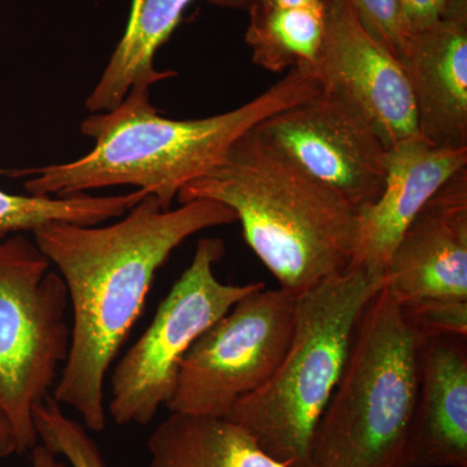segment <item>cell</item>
<instances>
[{
    "instance_id": "obj_8",
    "label": "cell",
    "mask_w": 467,
    "mask_h": 467,
    "mask_svg": "<svg viewBox=\"0 0 467 467\" xmlns=\"http://www.w3.org/2000/svg\"><path fill=\"white\" fill-rule=\"evenodd\" d=\"M295 306V295L261 288L209 326L181 362L171 413L227 418L260 389L290 346Z\"/></svg>"
},
{
    "instance_id": "obj_23",
    "label": "cell",
    "mask_w": 467,
    "mask_h": 467,
    "mask_svg": "<svg viewBox=\"0 0 467 467\" xmlns=\"http://www.w3.org/2000/svg\"><path fill=\"white\" fill-rule=\"evenodd\" d=\"M212 5L223 8L244 9L250 11L256 7H299L321 0H209Z\"/></svg>"
},
{
    "instance_id": "obj_21",
    "label": "cell",
    "mask_w": 467,
    "mask_h": 467,
    "mask_svg": "<svg viewBox=\"0 0 467 467\" xmlns=\"http://www.w3.org/2000/svg\"><path fill=\"white\" fill-rule=\"evenodd\" d=\"M362 26L400 60L405 38L398 0H347Z\"/></svg>"
},
{
    "instance_id": "obj_1",
    "label": "cell",
    "mask_w": 467,
    "mask_h": 467,
    "mask_svg": "<svg viewBox=\"0 0 467 467\" xmlns=\"http://www.w3.org/2000/svg\"><path fill=\"white\" fill-rule=\"evenodd\" d=\"M236 221L233 209L218 202L164 209L149 193L112 225L52 223L33 232L66 282L73 313L69 353L52 398L78 411L86 429H106L107 374L159 270L190 236Z\"/></svg>"
},
{
    "instance_id": "obj_22",
    "label": "cell",
    "mask_w": 467,
    "mask_h": 467,
    "mask_svg": "<svg viewBox=\"0 0 467 467\" xmlns=\"http://www.w3.org/2000/svg\"><path fill=\"white\" fill-rule=\"evenodd\" d=\"M405 38L445 18L467 17V0H398Z\"/></svg>"
},
{
    "instance_id": "obj_18",
    "label": "cell",
    "mask_w": 467,
    "mask_h": 467,
    "mask_svg": "<svg viewBox=\"0 0 467 467\" xmlns=\"http://www.w3.org/2000/svg\"><path fill=\"white\" fill-rule=\"evenodd\" d=\"M149 192L137 189L124 195H12L0 190V239L9 234L36 232L52 223L95 226L124 216Z\"/></svg>"
},
{
    "instance_id": "obj_13",
    "label": "cell",
    "mask_w": 467,
    "mask_h": 467,
    "mask_svg": "<svg viewBox=\"0 0 467 467\" xmlns=\"http://www.w3.org/2000/svg\"><path fill=\"white\" fill-rule=\"evenodd\" d=\"M404 467H467V337H420Z\"/></svg>"
},
{
    "instance_id": "obj_10",
    "label": "cell",
    "mask_w": 467,
    "mask_h": 467,
    "mask_svg": "<svg viewBox=\"0 0 467 467\" xmlns=\"http://www.w3.org/2000/svg\"><path fill=\"white\" fill-rule=\"evenodd\" d=\"M322 2L325 38L309 67L319 90L358 110L387 149L420 135L413 92L401 61L362 26L347 0Z\"/></svg>"
},
{
    "instance_id": "obj_19",
    "label": "cell",
    "mask_w": 467,
    "mask_h": 467,
    "mask_svg": "<svg viewBox=\"0 0 467 467\" xmlns=\"http://www.w3.org/2000/svg\"><path fill=\"white\" fill-rule=\"evenodd\" d=\"M33 420L43 447L55 456H63L70 466L107 467L88 429L67 417L52 395L34 407Z\"/></svg>"
},
{
    "instance_id": "obj_25",
    "label": "cell",
    "mask_w": 467,
    "mask_h": 467,
    "mask_svg": "<svg viewBox=\"0 0 467 467\" xmlns=\"http://www.w3.org/2000/svg\"><path fill=\"white\" fill-rule=\"evenodd\" d=\"M30 451H32L33 467H67L66 463L58 461L57 456L42 444H36Z\"/></svg>"
},
{
    "instance_id": "obj_6",
    "label": "cell",
    "mask_w": 467,
    "mask_h": 467,
    "mask_svg": "<svg viewBox=\"0 0 467 467\" xmlns=\"http://www.w3.org/2000/svg\"><path fill=\"white\" fill-rule=\"evenodd\" d=\"M66 282L38 245L16 234L0 242V416L17 453L38 444L33 409L66 364L70 327Z\"/></svg>"
},
{
    "instance_id": "obj_24",
    "label": "cell",
    "mask_w": 467,
    "mask_h": 467,
    "mask_svg": "<svg viewBox=\"0 0 467 467\" xmlns=\"http://www.w3.org/2000/svg\"><path fill=\"white\" fill-rule=\"evenodd\" d=\"M17 453L16 441L7 420L0 416V459H7Z\"/></svg>"
},
{
    "instance_id": "obj_7",
    "label": "cell",
    "mask_w": 467,
    "mask_h": 467,
    "mask_svg": "<svg viewBox=\"0 0 467 467\" xmlns=\"http://www.w3.org/2000/svg\"><path fill=\"white\" fill-rule=\"evenodd\" d=\"M225 254V243L201 239L192 264L156 310L142 337L113 368L109 413L116 425L146 426L173 396L181 362L205 330L243 297L265 288L264 282L226 285L214 265Z\"/></svg>"
},
{
    "instance_id": "obj_12",
    "label": "cell",
    "mask_w": 467,
    "mask_h": 467,
    "mask_svg": "<svg viewBox=\"0 0 467 467\" xmlns=\"http://www.w3.org/2000/svg\"><path fill=\"white\" fill-rule=\"evenodd\" d=\"M467 167V149H441L417 137L387 152V177L378 201L358 212V239L349 266L384 275L402 233L442 184Z\"/></svg>"
},
{
    "instance_id": "obj_3",
    "label": "cell",
    "mask_w": 467,
    "mask_h": 467,
    "mask_svg": "<svg viewBox=\"0 0 467 467\" xmlns=\"http://www.w3.org/2000/svg\"><path fill=\"white\" fill-rule=\"evenodd\" d=\"M177 199L181 204L205 199L232 208L251 250L279 288L295 296L346 272L352 261L358 209L313 180L256 129Z\"/></svg>"
},
{
    "instance_id": "obj_11",
    "label": "cell",
    "mask_w": 467,
    "mask_h": 467,
    "mask_svg": "<svg viewBox=\"0 0 467 467\" xmlns=\"http://www.w3.org/2000/svg\"><path fill=\"white\" fill-rule=\"evenodd\" d=\"M383 282L401 306L467 301V167L442 184L409 223Z\"/></svg>"
},
{
    "instance_id": "obj_5",
    "label": "cell",
    "mask_w": 467,
    "mask_h": 467,
    "mask_svg": "<svg viewBox=\"0 0 467 467\" xmlns=\"http://www.w3.org/2000/svg\"><path fill=\"white\" fill-rule=\"evenodd\" d=\"M418 350L420 337L383 287L362 315L303 467H404Z\"/></svg>"
},
{
    "instance_id": "obj_16",
    "label": "cell",
    "mask_w": 467,
    "mask_h": 467,
    "mask_svg": "<svg viewBox=\"0 0 467 467\" xmlns=\"http://www.w3.org/2000/svg\"><path fill=\"white\" fill-rule=\"evenodd\" d=\"M147 445L150 467H287L227 418L171 413Z\"/></svg>"
},
{
    "instance_id": "obj_4",
    "label": "cell",
    "mask_w": 467,
    "mask_h": 467,
    "mask_svg": "<svg viewBox=\"0 0 467 467\" xmlns=\"http://www.w3.org/2000/svg\"><path fill=\"white\" fill-rule=\"evenodd\" d=\"M383 285V275L349 266L296 296L284 359L270 379L227 416L272 459L303 467L315 427L342 378L362 315Z\"/></svg>"
},
{
    "instance_id": "obj_17",
    "label": "cell",
    "mask_w": 467,
    "mask_h": 467,
    "mask_svg": "<svg viewBox=\"0 0 467 467\" xmlns=\"http://www.w3.org/2000/svg\"><path fill=\"white\" fill-rule=\"evenodd\" d=\"M248 14L245 43L257 67L282 73L316 63L325 38L322 0L299 7H256Z\"/></svg>"
},
{
    "instance_id": "obj_14",
    "label": "cell",
    "mask_w": 467,
    "mask_h": 467,
    "mask_svg": "<svg viewBox=\"0 0 467 467\" xmlns=\"http://www.w3.org/2000/svg\"><path fill=\"white\" fill-rule=\"evenodd\" d=\"M400 61L420 137L441 149H467V17L445 18L411 34Z\"/></svg>"
},
{
    "instance_id": "obj_15",
    "label": "cell",
    "mask_w": 467,
    "mask_h": 467,
    "mask_svg": "<svg viewBox=\"0 0 467 467\" xmlns=\"http://www.w3.org/2000/svg\"><path fill=\"white\" fill-rule=\"evenodd\" d=\"M193 0H133L130 18L121 41L109 58L97 88L86 100L91 113L109 112L124 101L131 88H150L177 76L158 70L155 54L180 24Z\"/></svg>"
},
{
    "instance_id": "obj_9",
    "label": "cell",
    "mask_w": 467,
    "mask_h": 467,
    "mask_svg": "<svg viewBox=\"0 0 467 467\" xmlns=\"http://www.w3.org/2000/svg\"><path fill=\"white\" fill-rule=\"evenodd\" d=\"M254 129L358 212L383 192L389 149L374 126L337 98L319 92Z\"/></svg>"
},
{
    "instance_id": "obj_20",
    "label": "cell",
    "mask_w": 467,
    "mask_h": 467,
    "mask_svg": "<svg viewBox=\"0 0 467 467\" xmlns=\"http://www.w3.org/2000/svg\"><path fill=\"white\" fill-rule=\"evenodd\" d=\"M400 306L420 337H467V301L425 300Z\"/></svg>"
},
{
    "instance_id": "obj_2",
    "label": "cell",
    "mask_w": 467,
    "mask_h": 467,
    "mask_svg": "<svg viewBox=\"0 0 467 467\" xmlns=\"http://www.w3.org/2000/svg\"><path fill=\"white\" fill-rule=\"evenodd\" d=\"M150 90L131 88L115 109L92 113L82 122V134L95 140L88 155L67 164L5 174L30 177L24 184L29 195L70 196L135 186L171 209L178 192L216 167L243 135L321 92L309 67H294L238 109L207 119H171L150 104Z\"/></svg>"
}]
</instances>
